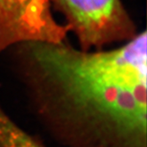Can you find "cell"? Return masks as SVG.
<instances>
[{"mask_svg":"<svg viewBox=\"0 0 147 147\" xmlns=\"http://www.w3.org/2000/svg\"><path fill=\"white\" fill-rule=\"evenodd\" d=\"M0 147H47L22 127L0 105Z\"/></svg>","mask_w":147,"mask_h":147,"instance_id":"277c9868","label":"cell"},{"mask_svg":"<svg viewBox=\"0 0 147 147\" xmlns=\"http://www.w3.org/2000/svg\"><path fill=\"white\" fill-rule=\"evenodd\" d=\"M14 51L30 108L63 147H147V33L102 50L26 42Z\"/></svg>","mask_w":147,"mask_h":147,"instance_id":"6da1fadb","label":"cell"},{"mask_svg":"<svg viewBox=\"0 0 147 147\" xmlns=\"http://www.w3.org/2000/svg\"><path fill=\"white\" fill-rule=\"evenodd\" d=\"M50 0H0V55L26 42L67 39Z\"/></svg>","mask_w":147,"mask_h":147,"instance_id":"3957f363","label":"cell"},{"mask_svg":"<svg viewBox=\"0 0 147 147\" xmlns=\"http://www.w3.org/2000/svg\"><path fill=\"white\" fill-rule=\"evenodd\" d=\"M54 13L84 51L126 43L139 33L122 0H50Z\"/></svg>","mask_w":147,"mask_h":147,"instance_id":"7a4b0ae2","label":"cell"}]
</instances>
